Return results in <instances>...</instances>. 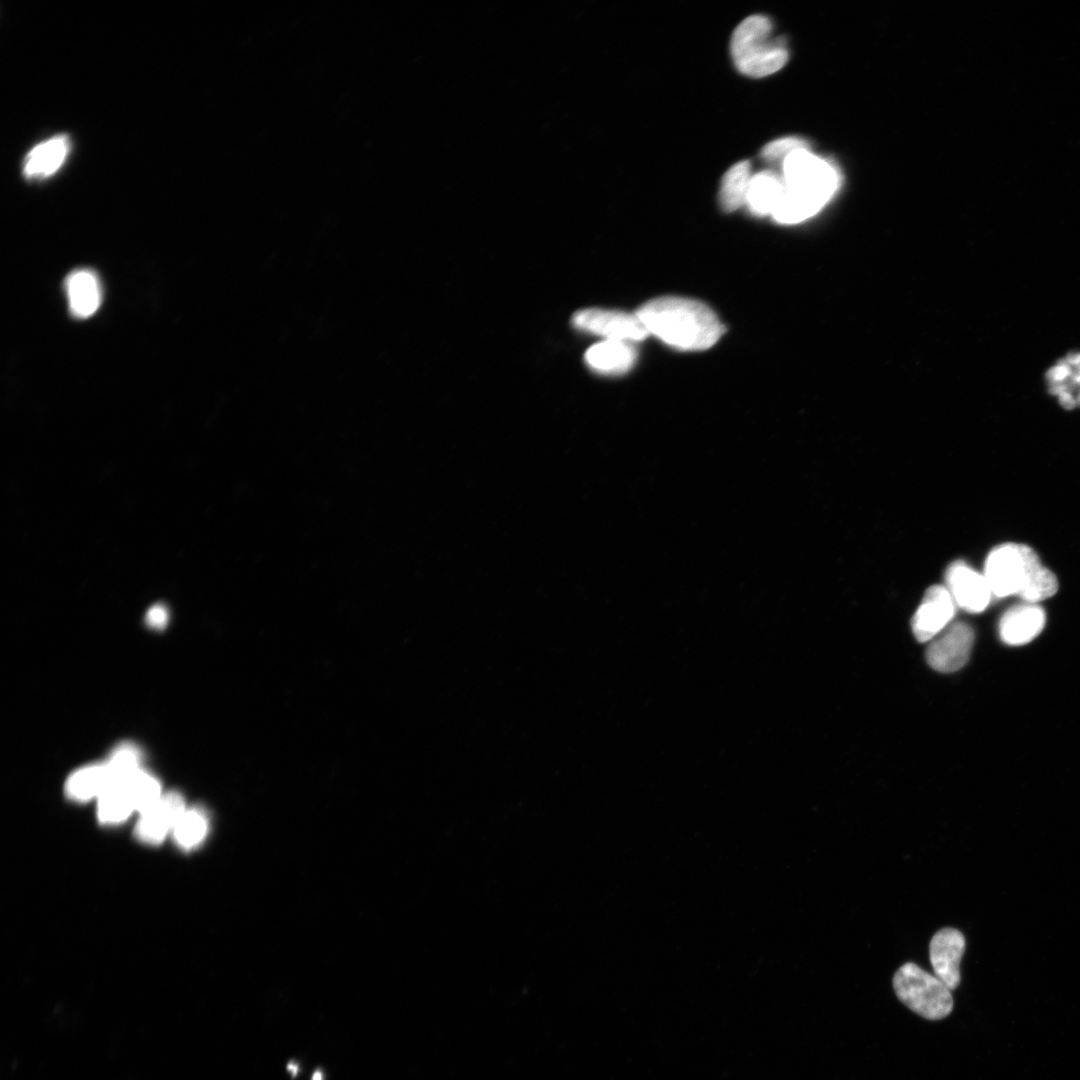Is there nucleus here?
<instances>
[{
    "mask_svg": "<svg viewBox=\"0 0 1080 1080\" xmlns=\"http://www.w3.org/2000/svg\"><path fill=\"white\" fill-rule=\"evenodd\" d=\"M784 189L771 216L782 224H796L815 215L840 185L836 167L808 149H798L782 161Z\"/></svg>",
    "mask_w": 1080,
    "mask_h": 1080,
    "instance_id": "obj_1",
    "label": "nucleus"
},
{
    "mask_svg": "<svg viewBox=\"0 0 1080 1080\" xmlns=\"http://www.w3.org/2000/svg\"><path fill=\"white\" fill-rule=\"evenodd\" d=\"M636 315L649 334L680 350L708 349L724 332L708 306L689 298H656L642 305Z\"/></svg>",
    "mask_w": 1080,
    "mask_h": 1080,
    "instance_id": "obj_2",
    "label": "nucleus"
},
{
    "mask_svg": "<svg viewBox=\"0 0 1080 1080\" xmlns=\"http://www.w3.org/2000/svg\"><path fill=\"white\" fill-rule=\"evenodd\" d=\"M983 574L992 595L999 598L1017 595L1025 602L1037 603L1058 590L1055 574L1025 544L1009 542L993 548L985 560Z\"/></svg>",
    "mask_w": 1080,
    "mask_h": 1080,
    "instance_id": "obj_3",
    "label": "nucleus"
},
{
    "mask_svg": "<svg viewBox=\"0 0 1080 1080\" xmlns=\"http://www.w3.org/2000/svg\"><path fill=\"white\" fill-rule=\"evenodd\" d=\"M772 23L763 15L745 18L734 30L730 51L736 68L749 77L761 78L780 70L788 51L780 39L771 37Z\"/></svg>",
    "mask_w": 1080,
    "mask_h": 1080,
    "instance_id": "obj_4",
    "label": "nucleus"
},
{
    "mask_svg": "<svg viewBox=\"0 0 1080 1080\" xmlns=\"http://www.w3.org/2000/svg\"><path fill=\"white\" fill-rule=\"evenodd\" d=\"M899 1000L928 1020H939L953 1009L951 990L937 977L912 962L905 963L893 977Z\"/></svg>",
    "mask_w": 1080,
    "mask_h": 1080,
    "instance_id": "obj_5",
    "label": "nucleus"
},
{
    "mask_svg": "<svg viewBox=\"0 0 1080 1080\" xmlns=\"http://www.w3.org/2000/svg\"><path fill=\"white\" fill-rule=\"evenodd\" d=\"M572 322L576 328L608 340L641 341L649 334L636 313L590 308L576 312Z\"/></svg>",
    "mask_w": 1080,
    "mask_h": 1080,
    "instance_id": "obj_6",
    "label": "nucleus"
},
{
    "mask_svg": "<svg viewBox=\"0 0 1080 1080\" xmlns=\"http://www.w3.org/2000/svg\"><path fill=\"white\" fill-rule=\"evenodd\" d=\"M974 642V631L964 622L949 624L930 642L926 659L940 672H954L968 661Z\"/></svg>",
    "mask_w": 1080,
    "mask_h": 1080,
    "instance_id": "obj_7",
    "label": "nucleus"
},
{
    "mask_svg": "<svg viewBox=\"0 0 1080 1080\" xmlns=\"http://www.w3.org/2000/svg\"><path fill=\"white\" fill-rule=\"evenodd\" d=\"M955 602L946 587L931 586L912 619V630L920 642L931 641L952 620Z\"/></svg>",
    "mask_w": 1080,
    "mask_h": 1080,
    "instance_id": "obj_8",
    "label": "nucleus"
},
{
    "mask_svg": "<svg viewBox=\"0 0 1080 1080\" xmlns=\"http://www.w3.org/2000/svg\"><path fill=\"white\" fill-rule=\"evenodd\" d=\"M946 582V588L955 604L966 611L981 612L991 600L992 592L984 574L963 561H956L949 566Z\"/></svg>",
    "mask_w": 1080,
    "mask_h": 1080,
    "instance_id": "obj_9",
    "label": "nucleus"
},
{
    "mask_svg": "<svg viewBox=\"0 0 1080 1080\" xmlns=\"http://www.w3.org/2000/svg\"><path fill=\"white\" fill-rule=\"evenodd\" d=\"M185 810L184 799L178 792L163 794L140 814L135 828L136 837L147 844H159L173 831Z\"/></svg>",
    "mask_w": 1080,
    "mask_h": 1080,
    "instance_id": "obj_10",
    "label": "nucleus"
},
{
    "mask_svg": "<svg viewBox=\"0 0 1080 1080\" xmlns=\"http://www.w3.org/2000/svg\"><path fill=\"white\" fill-rule=\"evenodd\" d=\"M965 951V938L954 928L936 932L929 945L930 962L937 976L950 990L960 983V962Z\"/></svg>",
    "mask_w": 1080,
    "mask_h": 1080,
    "instance_id": "obj_11",
    "label": "nucleus"
},
{
    "mask_svg": "<svg viewBox=\"0 0 1080 1080\" xmlns=\"http://www.w3.org/2000/svg\"><path fill=\"white\" fill-rule=\"evenodd\" d=\"M1045 612L1037 603L1025 602L1007 610L999 623L1001 639L1009 645H1022L1034 639L1045 625Z\"/></svg>",
    "mask_w": 1080,
    "mask_h": 1080,
    "instance_id": "obj_12",
    "label": "nucleus"
},
{
    "mask_svg": "<svg viewBox=\"0 0 1080 1080\" xmlns=\"http://www.w3.org/2000/svg\"><path fill=\"white\" fill-rule=\"evenodd\" d=\"M69 311L75 318L86 319L97 312L102 303V286L97 274L90 269L72 271L64 284Z\"/></svg>",
    "mask_w": 1080,
    "mask_h": 1080,
    "instance_id": "obj_13",
    "label": "nucleus"
},
{
    "mask_svg": "<svg viewBox=\"0 0 1080 1080\" xmlns=\"http://www.w3.org/2000/svg\"><path fill=\"white\" fill-rule=\"evenodd\" d=\"M1048 391L1065 409L1080 408V351L1068 353L1045 375Z\"/></svg>",
    "mask_w": 1080,
    "mask_h": 1080,
    "instance_id": "obj_14",
    "label": "nucleus"
},
{
    "mask_svg": "<svg viewBox=\"0 0 1080 1080\" xmlns=\"http://www.w3.org/2000/svg\"><path fill=\"white\" fill-rule=\"evenodd\" d=\"M71 142L66 135H57L47 139L26 155L23 174L28 179H43L57 172L66 160Z\"/></svg>",
    "mask_w": 1080,
    "mask_h": 1080,
    "instance_id": "obj_15",
    "label": "nucleus"
},
{
    "mask_svg": "<svg viewBox=\"0 0 1080 1080\" xmlns=\"http://www.w3.org/2000/svg\"><path fill=\"white\" fill-rule=\"evenodd\" d=\"M636 360V351L629 342L602 341L591 346L585 353L590 368L603 374H620L629 370Z\"/></svg>",
    "mask_w": 1080,
    "mask_h": 1080,
    "instance_id": "obj_16",
    "label": "nucleus"
},
{
    "mask_svg": "<svg viewBox=\"0 0 1080 1080\" xmlns=\"http://www.w3.org/2000/svg\"><path fill=\"white\" fill-rule=\"evenodd\" d=\"M783 189L782 177L769 170L758 172L751 177L745 204L754 215H771Z\"/></svg>",
    "mask_w": 1080,
    "mask_h": 1080,
    "instance_id": "obj_17",
    "label": "nucleus"
},
{
    "mask_svg": "<svg viewBox=\"0 0 1080 1080\" xmlns=\"http://www.w3.org/2000/svg\"><path fill=\"white\" fill-rule=\"evenodd\" d=\"M111 784L106 763L92 764L75 771L68 778L65 790L71 799L86 801L98 798Z\"/></svg>",
    "mask_w": 1080,
    "mask_h": 1080,
    "instance_id": "obj_18",
    "label": "nucleus"
},
{
    "mask_svg": "<svg viewBox=\"0 0 1080 1080\" xmlns=\"http://www.w3.org/2000/svg\"><path fill=\"white\" fill-rule=\"evenodd\" d=\"M751 177V164L748 160H742L727 170L719 193V202L723 211L733 212L746 203Z\"/></svg>",
    "mask_w": 1080,
    "mask_h": 1080,
    "instance_id": "obj_19",
    "label": "nucleus"
},
{
    "mask_svg": "<svg viewBox=\"0 0 1080 1080\" xmlns=\"http://www.w3.org/2000/svg\"><path fill=\"white\" fill-rule=\"evenodd\" d=\"M134 806L123 781L111 784L98 797V818L104 824H117L126 820Z\"/></svg>",
    "mask_w": 1080,
    "mask_h": 1080,
    "instance_id": "obj_20",
    "label": "nucleus"
},
{
    "mask_svg": "<svg viewBox=\"0 0 1080 1080\" xmlns=\"http://www.w3.org/2000/svg\"><path fill=\"white\" fill-rule=\"evenodd\" d=\"M207 832L208 819L200 808L186 809L172 831L175 842L182 849L197 847Z\"/></svg>",
    "mask_w": 1080,
    "mask_h": 1080,
    "instance_id": "obj_21",
    "label": "nucleus"
},
{
    "mask_svg": "<svg viewBox=\"0 0 1080 1080\" xmlns=\"http://www.w3.org/2000/svg\"><path fill=\"white\" fill-rule=\"evenodd\" d=\"M135 811L140 814L157 802L161 796L159 781L150 773L139 769L123 780Z\"/></svg>",
    "mask_w": 1080,
    "mask_h": 1080,
    "instance_id": "obj_22",
    "label": "nucleus"
},
{
    "mask_svg": "<svg viewBox=\"0 0 1080 1080\" xmlns=\"http://www.w3.org/2000/svg\"><path fill=\"white\" fill-rule=\"evenodd\" d=\"M140 761L141 754L135 745L130 743L120 744L106 762L112 784L127 779L141 769Z\"/></svg>",
    "mask_w": 1080,
    "mask_h": 1080,
    "instance_id": "obj_23",
    "label": "nucleus"
},
{
    "mask_svg": "<svg viewBox=\"0 0 1080 1080\" xmlns=\"http://www.w3.org/2000/svg\"><path fill=\"white\" fill-rule=\"evenodd\" d=\"M808 143L798 137H785L766 144L761 156L766 161L784 160L790 153L798 149H808Z\"/></svg>",
    "mask_w": 1080,
    "mask_h": 1080,
    "instance_id": "obj_24",
    "label": "nucleus"
},
{
    "mask_svg": "<svg viewBox=\"0 0 1080 1080\" xmlns=\"http://www.w3.org/2000/svg\"><path fill=\"white\" fill-rule=\"evenodd\" d=\"M146 622L155 629H162L168 622V611L161 605L152 606L146 613Z\"/></svg>",
    "mask_w": 1080,
    "mask_h": 1080,
    "instance_id": "obj_25",
    "label": "nucleus"
},
{
    "mask_svg": "<svg viewBox=\"0 0 1080 1080\" xmlns=\"http://www.w3.org/2000/svg\"><path fill=\"white\" fill-rule=\"evenodd\" d=\"M287 1068H288V1070H289V1071H291V1073H292L293 1075H296V1074H297V1071H298V1067H297V1065H296V1064H294V1063H289V1064L287 1065Z\"/></svg>",
    "mask_w": 1080,
    "mask_h": 1080,
    "instance_id": "obj_26",
    "label": "nucleus"
},
{
    "mask_svg": "<svg viewBox=\"0 0 1080 1080\" xmlns=\"http://www.w3.org/2000/svg\"><path fill=\"white\" fill-rule=\"evenodd\" d=\"M311 1080H323V1075H322V1072H321V1071H319V1070H317V1071H316V1072H315V1073L313 1074V1076H312V1079H311Z\"/></svg>",
    "mask_w": 1080,
    "mask_h": 1080,
    "instance_id": "obj_27",
    "label": "nucleus"
}]
</instances>
